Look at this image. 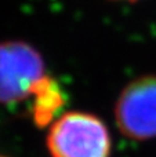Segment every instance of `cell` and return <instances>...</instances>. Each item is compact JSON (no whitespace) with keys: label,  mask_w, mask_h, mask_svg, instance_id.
I'll return each mask as SVG.
<instances>
[{"label":"cell","mask_w":156,"mask_h":157,"mask_svg":"<svg viewBox=\"0 0 156 157\" xmlns=\"http://www.w3.org/2000/svg\"><path fill=\"white\" fill-rule=\"evenodd\" d=\"M115 117L118 127L129 138H156V75L127 84L116 102Z\"/></svg>","instance_id":"cell-3"},{"label":"cell","mask_w":156,"mask_h":157,"mask_svg":"<svg viewBox=\"0 0 156 157\" xmlns=\"http://www.w3.org/2000/svg\"><path fill=\"white\" fill-rule=\"evenodd\" d=\"M0 157H3V156H0Z\"/></svg>","instance_id":"cell-6"},{"label":"cell","mask_w":156,"mask_h":157,"mask_svg":"<svg viewBox=\"0 0 156 157\" xmlns=\"http://www.w3.org/2000/svg\"><path fill=\"white\" fill-rule=\"evenodd\" d=\"M47 146L53 157H109L111 136L98 117L69 112L53 124Z\"/></svg>","instance_id":"cell-1"},{"label":"cell","mask_w":156,"mask_h":157,"mask_svg":"<svg viewBox=\"0 0 156 157\" xmlns=\"http://www.w3.org/2000/svg\"><path fill=\"white\" fill-rule=\"evenodd\" d=\"M35 97V119L39 124L44 125L53 117L55 109L62 105V95L57 84L46 77L40 83Z\"/></svg>","instance_id":"cell-4"},{"label":"cell","mask_w":156,"mask_h":157,"mask_svg":"<svg viewBox=\"0 0 156 157\" xmlns=\"http://www.w3.org/2000/svg\"><path fill=\"white\" fill-rule=\"evenodd\" d=\"M120 2H137V0H120Z\"/></svg>","instance_id":"cell-5"},{"label":"cell","mask_w":156,"mask_h":157,"mask_svg":"<svg viewBox=\"0 0 156 157\" xmlns=\"http://www.w3.org/2000/svg\"><path fill=\"white\" fill-rule=\"evenodd\" d=\"M44 75L41 55L24 41L0 43V102H18L35 95Z\"/></svg>","instance_id":"cell-2"}]
</instances>
